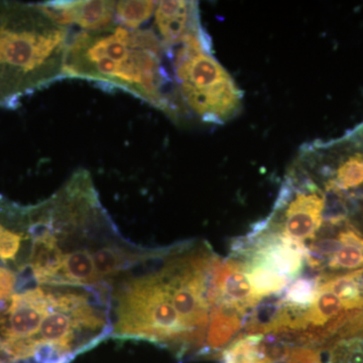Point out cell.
I'll return each instance as SVG.
<instances>
[{"mask_svg":"<svg viewBox=\"0 0 363 363\" xmlns=\"http://www.w3.org/2000/svg\"><path fill=\"white\" fill-rule=\"evenodd\" d=\"M166 56L168 49L152 28L116 25L99 32L81 30L69 43L64 78L125 91L178 119L184 111Z\"/></svg>","mask_w":363,"mask_h":363,"instance_id":"cell-1","label":"cell"},{"mask_svg":"<svg viewBox=\"0 0 363 363\" xmlns=\"http://www.w3.org/2000/svg\"><path fill=\"white\" fill-rule=\"evenodd\" d=\"M71 37L39 4L0 1V108L64 78Z\"/></svg>","mask_w":363,"mask_h":363,"instance_id":"cell-2","label":"cell"},{"mask_svg":"<svg viewBox=\"0 0 363 363\" xmlns=\"http://www.w3.org/2000/svg\"><path fill=\"white\" fill-rule=\"evenodd\" d=\"M174 82L184 112L203 123L223 124L240 112L242 92L211 52L204 30L169 49Z\"/></svg>","mask_w":363,"mask_h":363,"instance_id":"cell-3","label":"cell"},{"mask_svg":"<svg viewBox=\"0 0 363 363\" xmlns=\"http://www.w3.org/2000/svg\"><path fill=\"white\" fill-rule=\"evenodd\" d=\"M114 303L112 335L116 337L164 344L180 352L193 347L160 269L124 283Z\"/></svg>","mask_w":363,"mask_h":363,"instance_id":"cell-4","label":"cell"},{"mask_svg":"<svg viewBox=\"0 0 363 363\" xmlns=\"http://www.w3.org/2000/svg\"><path fill=\"white\" fill-rule=\"evenodd\" d=\"M111 331L107 312L88 292L52 290L51 307L33 341L30 363H69Z\"/></svg>","mask_w":363,"mask_h":363,"instance_id":"cell-5","label":"cell"},{"mask_svg":"<svg viewBox=\"0 0 363 363\" xmlns=\"http://www.w3.org/2000/svg\"><path fill=\"white\" fill-rule=\"evenodd\" d=\"M52 290L33 288L0 302V350L13 362L30 363L33 341L51 307Z\"/></svg>","mask_w":363,"mask_h":363,"instance_id":"cell-6","label":"cell"},{"mask_svg":"<svg viewBox=\"0 0 363 363\" xmlns=\"http://www.w3.org/2000/svg\"><path fill=\"white\" fill-rule=\"evenodd\" d=\"M277 209L286 206L283 215V228L279 231L286 238L298 242L314 240L323 224L325 195L313 183H305L293 198L289 190L281 192Z\"/></svg>","mask_w":363,"mask_h":363,"instance_id":"cell-7","label":"cell"},{"mask_svg":"<svg viewBox=\"0 0 363 363\" xmlns=\"http://www.w3.org/2000/svg\"><path fill=\"white\" fill-rule=\"evenodd\" d=\"M39 6L58 25H75L84 32H99L116 26V1H47Z\"/></svg>","mask_w":363,"mask_h":363,"instance_id":"cell-8","label":"cell"},{"mask_svg":"<svg viewBox=\"0 0 363 363\" xmlns=\"http://www.w3.org/2000/svg\"><path fill=\"white\" fill-rule=\"evenodd\" d=\"M155 33L167 49L182 44L189 35L203 30L198 2L185 0L157 1Z\"/></svg>","mask_w":363,"mask_h":363,"instance_id":"cell-9","label":"cell"},{"mask_svg":"<svg viewBox=\"0 0 363 363\" xmlns=\"http://www.w3.org/2000/svg\"><path fill=\"white\" fill-rule=\"evenodd\" d=\"M217 305L233 307L243 314L259 304L245 272V264L236 257L219 262L214 276Z\"/></svg>","mask_w":363,"mask_h":363,"instance_id":"cell-10","label":"cell"},{"mask_svg":"<svg viewBox=\"0 0 363 363\" xmlns=\"http://www.w3.org/2000/svg\"><path fill=\"white\" fill-rule=\"evenodd\" d=\"M245 314L224 304L215 306L210 314L205 344L208 351L220 350L242 329Z\"/></svg>","mask_w":363,"mask_h":363,"instance_id":"cell-11","label":"cell"},{"mask_svg":"<svg viewBox=\"0 0 363 363\" xmlns=\"http://www.w3.org/2000/svg\"><path fill=\"white\" fill-rule=\"evenodd\" d=\"M26 207L0 202V259L13 260L23 240V234L13 225L25 216Z\"/></svg>","mask_w":363,"mask_h":363,"instance_id":"cell-12","label":"cell"},{"mask_svg":"<svg viewBox=\"0 0 363 363\" xmlns=\"http://www.w3.org/2000/svg\"><path fill=\"white\" fill-rule=\"evenodd\" d=\"M245 267L253 292L260 300L283 292L290 284V279L281 276L264 264H245Z\"/></svg>","mask_w":363,"mask_h":363,"instance_id":"cell-13","label":"cell"},{"mask_svg":"<svg viewBox=\"0 0 363 363\" xmlns=\"http://www.w3.org/2000/svg\"><path fill=\"white\" fill-rule=\"evenodd\" d=\"M157 1H117L116 25L130 30L142 28L156 11Z\"/></svg>","mask_w":363,"mask_h":363,"instance_id":"cell-14","label":"cell"},{"mask_svg":"<svg viewBox=\"0 0 363 363\" xmlns=\"http://www.w3.org/2000/svg\"><path fill=\"white\" fill-rule=\"evenodd\" d=\"M264 334H250L236 339L223 353L224 363H267L260 354Z\"/></svg>","mask_w":363,"mask_h":363,"instance_id":"cell-15","label":"cell"},{"mask_svg":"<svg viewBox=\"0 0 363 363\" xmlns=\"http://www.w3.org/2000/svg\"><path fill=\"white\" fill-rule=\"evenodd\" d=\"M319 276V274H318ZM296 279L286 289L283 301L286 305L298 309H307L312 304L319 286V277Z\"/></svg>","mask_w":363,"mask_h":363,"instance_id":"cell-16","label":"cell"},{"mask_svg":"<svg viewBox=\"0 0 363 363\" xmlns=\"http://www.w3.org/2000/svg\"><path fill=\"white\" fill-rule=\"evenodd\" d=\"M341 191L350 190L363 185V157L355 154L339 164L334 178L330 180Z\"/></svg>","mask_w":363,"mask_h":363,"instance_id":"cell-17","label":"cell"},{"mask_svg":"<svg viewBox=\"0 0 363 363\" xmlns=\"http://www.w3.org/2000/svg\"><path fill=\"white\" fill-rule=\"evenodd\" d=\"M326 267L334 272L333 274H346L362 269L363 250L343 245L341 250L327 262Z\"/></svg>","mask_w":363,"mask_h":363,"instance_id":"cell-18","label":"cell"},{"mask_svg":"<svg viewBox=\"0 0 363 363\" xmlns=\"http://www.w3.org/2000/svg\"><path fill=\"white\" fill-rule=\"evenodd\" d=\"M269 363H322L319 350L312 346H298L284 357Z\"/></svg>","mask_w":363,"mask_h":363,"instance_id":"cell-19","label":"cell"},{"mask_svg":"<svg viewBox=\"0 0 363 363\" xmlns=\"http://www.w3.org/2000/svg\"><path fill=\"white\" fill-rule=\"evenodd\" d=\"M16 277L6 267H0V302L6 300L13 292Z\"/></svg>","mask_w":363,"mask_h":363,"instance_id":"cell-20","label":"cell"},{"mask_svg":"<svg viewBox=\"0 0 363 363\" xmlns=\"http://www.w3.org/2000/svg\"><path fill=\"white\" fill-rule=\"evenodd\" d=\"M0 363H6V362H1V360H0Z\"/></svg>","mask_w":363,"mask_h":363,"instance_id":"cell-21","label":"cell"}]
</instances>
